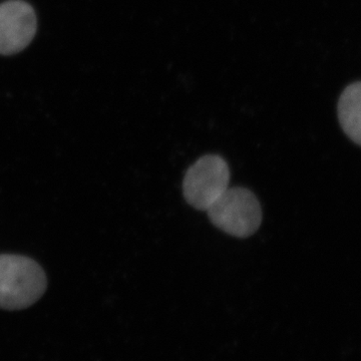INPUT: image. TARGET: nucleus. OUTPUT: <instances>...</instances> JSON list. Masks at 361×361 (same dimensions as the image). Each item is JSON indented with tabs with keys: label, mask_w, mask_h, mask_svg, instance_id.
Returning a JSON list of instances; mask_svg holds the SVG:
<instances>
[{
	"label": "nucleus",
	"mask_w": 361,
	"mask_h": 361,
	"mask_svg": "<svg viewBox=\"0 0 361 361\" xmlns=\"http://www.w3.org/2000/svg\"><path fill=\"white\" fill-rule=\"evenodd\" d=\"M207 212L216 227L238 238L253 235L262 222L260 203L246 188H228Z\"/></svg>",
	"instance_id": "f03ea898"
},
{
	"label": "nucleus",
	"mask_w": 361,
	"mask_h": 361,
	"mask_svg": "<svg viewBox=\"0 0 361 361\" xmlns=\"http://www.w3.org/2000/svg\"><path fill=\"white\" fill-rule=\"evenodd\" d=\"M47 287L39 263L25 256L0 254V310H25L39 300Z\"/></svg>",
	"instance_id": "f257e3e1"
},
{
	"label": "nucleus",
	"mask_w": 361,
	"mask_h": 361,
	"mask_svg": "<svg viewBox=\"0 0 361 361\" xmlns=\"http://www.w3.org/2000/svg\"><path fill=\"white\" fill-rule=\"evenodd\" d=\"M337 111L343 132L361 146V82L349 85L342 92Z\"/></svg>",
	"instance_id": "39448f33"
},
{
	"label": "nucleus",
	"mask_w": 361,
	"mask_h": 361,
	"mask_svg": "<svg viewBox=\"0 0 361 361\" xmlns=\"http://www.w3.org/2000/svg\"><path fill=\"white\" fill-rule=\"evenodd\" d=\"M229 182L230 170L224 159L206 155L187 171L183 192L190 205L207 211L229 188Z\"/></svg>",
	"instance_id": "7ed1b4c3"
},
{
	"label": "nucleus",
	"mask_w": 361,
	"mask_h": 361,
	"mask_svg": "<svg viewBox=\"0 0 361 361\" xmlns=\"http://www.w3.org/2000/svg\"><path fill=\"white\" fill-rule=\"evenodd\" d=\"M37 32V16L30 4L11 0L0 6V54L25 49Z\"/></svg>",
	"instance_id": "20e7f679"
}]
</instances>
